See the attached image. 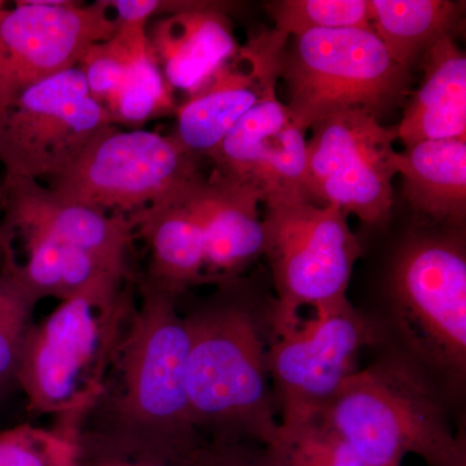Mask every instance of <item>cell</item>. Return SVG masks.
Segmentation results:
<instances>
[{"label":"cell","mask_w":466,"mask_h":466,"mask_svg":"<svg viewBox=\"0 0 466 466\" xmlns=\"http://www.w3.org/2000/svg\"><path fill=\"white\" fill-rule=\"evenodd\" d=\"M23 241L26 262L21 265L14 257L5 268L16 276L36 302L46 297H56L63 302L103 275L131 278L78 248L46 238H24Z\"/></svg>","instance_id":"22"},{"label":"cell","mask_w":466,"mask_h":466,"mask_svg":"<svg viewBox=\"0 0 466 466\" xmlns=\"http://www.w3.org/2000/svg\"><path fill=\"white\" fill-rule=\"evenodd\" d=\"M14 256V245L3 222L2 189H0V271Z\"/></svg>","instance_id":"31"},{"label":"cell","mask_w":466,"mask_h":466,"mask_svg":"<svg viewBox=\"0 0 466 466\" xmlns=\"http://www.w3.org/2000/svg\"><path fill=\"white\" fill-rule=\"evenodd\" d=\"M370 7L373 32L408 70L443 36H453L461 18V5L449 0H370Z\"/></svg>","instance_id":"21"},{"label":"cell","mask_w":466,"mask_h":466,"mask_svg":"<svg viewBox=\"0 0 466 466\" xmlns=\"http://www.w3.org/2000/svg\"><path fill=\"white\" fill-rule=\"evenodd\" d=\"M308 140L309 200L354 214L370 226L390 217L397 175L394 127L367 110H343L319 119Z\"/></svg>","instance_id":"9"},{"label":"cell","mask_w":466,"mask_h":466,"mask_svg":"<svg viewBox=\"0 0 466 466\" xmlns=\"http://www.w3.org/2000/svg\"><path fill=\"white\" fill-rule=\"evenodd\" d=\"M148 45L144 26H118L115 35L91 45L78 63L91 96L106 106Z\"/></svg>","instance_id":"27"},{"label":"cell","mask_w":466,"mask_h":466,"mask_svg":"<svg viewBox=\"0 0 466 466\" xmlns=\"http://www.w3.org/2000/svg\"><path fill=\"white\" fill-rule=\"evenodd\" d=\"M147 38L170 87L195 94L238 47L222 3L196 2L147 29Z\"/></svg>","instance_id":"17"},{"label":"cell","mask_w":466,"mask_h":466,"mask_svg":"<svg viewBox=\"0 0 466 466\" xmlns=\"http://www.w3.org/2000/svg\"><path fill=\"white\" fill-rule=\"evenodd\" d=\"M140 296L122 330L103 394L85 416L97 415L99 422L79 429L139 443L198 446L207 441L189 416L187 318L175 309L177 296L148 281L140 284Z\"/></svg>","instance_id":"1"},{"label":"cell","mask_w":466,"mask_h":466,"mask_svg":"<svg viewBox=\"0 0 466 466\" xmlns=\"http://www.w3.org/2000/svg\"><path fill=\"white\" fill-rule=\"evenodd\" d=\"M274 332L267 366L280 424L320 416L346 380L358 372L360 350L375 339L373 328L349 299Z\"/></svg>","instance_id":"11"},{"label":"cell","mask_w":466,"mask_h":466,"mask_svg":"<svg viewBox=\"0 0 466 466\" xmlns=\"http://www.w3.org/2000/svg\"><path fill=\"white\" fill-rule=\"evenodd\" d=\"M200 219L208 283L229 284L265 251L259 196L211 175L189 195Z\"/></svg>","instance_id":"16"},{"label":"cell","mask_w":466,"mask_h":466,"mask_svg":"<svg viewBox=\"0 0 466 466\" xmlns=\"http://www.w3.org/2000/svg\"><path fill=\"white\" fill-rule=\"evenodd\" d=\"M104 106L113 125L130 126L135 130L173 112V88L162 75L150 45L137 57L124 81Z\"/></svg>","instance_id":"23"},{"label":"cell","mask_w":466,"mask_h":466,"mask_svg":"<svg viewBox=\"0 0 466 466\" xmlns=\"http://www.w3.org/2000/svg\"><path fill=\"white\" fill-rule=\"evenodd\" d=\"M265 205L263 254L278 291L272 327L280 330L299 323L302 308L319 311L348 300L360 247L337 208L300 198Z\"/></svg>","instance_id":"7"},{"label":"cell","mask_w":466,"mask_h":466,"mask_svg":"<svg viewBox=\"0 0 466 466\" xmlns=\"http://www.w3.org/2000/svg\"><path fill=\"white\" fill-rule=\"evenodd\" d=\"M187 395L196 431L210 443L268 446L280 422L267 349L253 309L223 300L187 318Z\"/></svg>","instance_id":"3"},{"label":"cell","mask_w":466,"mask_h":466,"mask_svg":"<svg viewBox=\"0 0 466 466\" xmlns=\"http://www.w3.org/2000/svg\"><path fill=\"white\" fill-rule=\"evenodd\" d=\"M208 159L214 164L211 175L247 187L262 204L294 198L309 200L306 131L279 100L276 86L242 116Z\"/></svg>","instance_id":"13"},{"label":"cell","mask_w":466,"mask_h":466,"mask_svg":"<svg viewBox=\"0 0 466 466\" xmlns=\"http://www.w3.org/2000/svg\"><path fill=\"white\" fill-rule=\"evenodd\" d=\"M280 79L291 118L308 131L343 110H367L381 118L407 96L410 75L372 30L339 29L289 36Z\"/></svg>","instance_id":"5"},{"label":"cell","mask_w":466,"mask_h":466,"mask_svg":"<svg viewBox=\"0 0 466 466\" xmlns=\"http://www.w3.org/2000/svg\"><path fill=\"white\" fill-rule=\"evenodd\" d=\"M36 300L9 269L0 271V386L15 379Z\"/></svg>","instance_id":"29"},{"label":"cell","mask_w":466,"mask_h":466,"mask_svg":"<svg viewBox=\"0 0 466 466\" xmlns=\"http://www.w3.org/2000/svg\"><path fill=\"white\" fill-rule=\"evenodd\" d=\"M367 466H401L416 455L429 466L466 462L440 394L412 361L383 360L346 380L319 416Z\"/></svg>","instance_id":"4"},{"label":"cell","mask_w":466,"mask_h":466,"mask_svg":"<svg viewBox=\"0 0 466 466\" xmlns=\"http://www.w3.org/2000/svg\"><path fill=\"white\" fill-rule=\"evenodd\" d=\"M265 449L278 466H367L319 417L280 424Z\"/></svg>","instance_id":"24"},{"label":"cell","mask_w":466,"mask_h":466,"mask_svg":"<svg viewBox=\"0 0 466 466\" xmlns=\"http://www.w3.org/2000/svg\"><path fill=\"white\" fill-rule=\"evenodd\" d=\"M5 7V2H3V0H0V11H2V9Z\"/></svg>","instance_id":"32"},{"label":"cell","mask_w":466,"mask_h":466,"mask_svg":"<svg viewBox=\"0 0 466 466\" xmlns=\"http://www.w3.org/2000/svg\"><path fill=\"white\" fill-rule=\"evenodd\" d=\"M198 158L168 135L103 128L48 188L60 198L106 214L131 216L191 191L204 179Z\"/></svg>","instance_id":"8"},{"label":"cell","mask_w":466,"mask_h":466,"mask_svg":"<svg viewBox=\"0 0 466 466\" xmlns=\"http://www.w3.org/2000/svg\"><path fill=\"white\" fill-rule=\"evenodd\" d=\"M192 189L127 217L135 236L144 238L149 247L146 281L174 296L191 285L208 283L204 232L189 202Z\"/></svg>","instance_id":"19"},{"label":"cell","mask_w":466,"mask_h":466,"mask_svg":"<svg viewBox=\"0 0 466 466\" xmlns=\"http://www.w3.org/2000/svg\"><path fill=\"white\" fill-rule=\"evenodd\" d=\"M275 29L288 36L314 30H372L370 0H276L265 5Z\"/></svg>","instance_id":"26"},{"label":"cell","mask_w":466,"mask_h":466,"mask_svg":"<svg viewBox=\"0 0 466 466\" xmlns=\"http://www.w3.org/2000/svg\"><path fill=\"white\" fill-rule=\"evenodd\" d=\"M424 81L395 126L404 148L426 140L466 139V57L452 35L420 60Z\"/></svg>","instance_id":"18"},{"label":"cell","mask_w":466,"mask_h":466,"mask_svg":"<svg viewBox=\"0 0 466 466\" xmlns=\"http://www.w3.org/2000/svg\"><path fill=\"white\" fill-rule=\"evenodd\" d=\"M106 0H21L0 11V109L21 92L78 66L94 43L115 35Z\"/></svg>","instance_id":"12"},{"label":"cell","mask_w":466,"mask_h":466,"mask_svg":"<svg viewBox=\"0 0 466 466\" xmlns=\"http://www.w3.org/2000/svg\"><path fill=\"white\" fill-rule=\"evenodd\" d=\"M131 278L106 274L27 329L15 379L33 415H56L72 435L100 400L134 308Z\"/></svg>","instance_id":"2"},{"label":"cell","mask_w":466,"mask_h":466,"mask_svg":"<svg viewBox=\"0 0 466 466\" xmlns=\"http://www.w3.org/2000/svg\"><path fill=\"white\" fill-rule=\"evenodd\" d=\"M76 466H196L198 446L146 444L78 429Z\"/></svg>","instance_id":"25"},{"label":"cell","mask_w":466,"mask_h":466,"mask_svg":"<svg viewBox=\"0 0 466 466\" xmlns=\"http://www.w3.org/2000/svg\"><path fill=\"white\" fill-rule=\"evenodd\" d=\"M0 466H76L75 435L29 424L0 433Z\"/></svg>","instance_id":"28"},{"label":"cell","mask_w":466,"mask_h":466,"mask_svg":"<svg viewBox=\"0 0 466 466\" xmlns=\"http://www.w3.org/2000/svg\"><path fill=\"white\" fill-rule=\"evenodd\" d=\"M287 34L263 30L177 109L171 137L193 157H210L227 134L280 79Z\"/></svg>","instance_id":"14"},{"label":"cell","mask_w":466,"mask_h":466,"mask_svg":"<svg viewBox=\"0 0 466 466\" xmlns=\"http://www.w3.org/2000/svg\"><path fill=\"white\" fill-rule=\"evenodd\" d=\"M403 195L415 213L461 226L466 216V139L426 140L395 155Z\"/></svg>","instance_id":"20"},{"label":"cell","mask_w":466,"mask_h":466,"mask_svg":"<svg viewBox=\"0 0 466 466\" xmlns=\"http://www.w3.org/2000/svg\"><path fill=\"white\" fill-rule=\"evenodd\" d=\"M110 125L108 110L91 96L76 66L33 85L0 109V164L5 175L50 179Z\"/></svg>","instance_id":"10"},{"label":"cell","mask_w":466,"mask_h":466,"mask_svg":"<svg viewBox=\"0 0 466 466\" xmlns=\"http://www.w3.org/2000/svg\"><path fill=\"white\" fill-rule=\"evenodd\" d=\"M196 466H278L265 447L250 443H210L198 451Z\"/></svg>","instance_id":"30"},{"label":"cell","mask_w":466,"mask_h":466,"mask_svg":"<svg viewBox=\"0 0 466 466\" xmlns=\"http://www.w3.org/2000/svg\"><path fill=\"white\" fill-rule=\"evenodd\" d=\"M392 319L415 366L461 385L466 373V256L459 236L407 238L389 278Z\"/></svg>","instance_id":"6"},{"label":"cell","mask_w":466,"mask_h":466,"mask_svg":"<svg viewBox=\"0 0 466 466\" xmlns=\"http://www.w3.org/2000/svg\"><path fill=\"white\" fill-rule=\"evenodd\" d=\"M3 222L9 238H46L78 248L116 271L130 275L127 254L134 227L121 214H106L60 198L36 179L5 175Z\"/></svg>","instance_id":"15"}]
</instances>
